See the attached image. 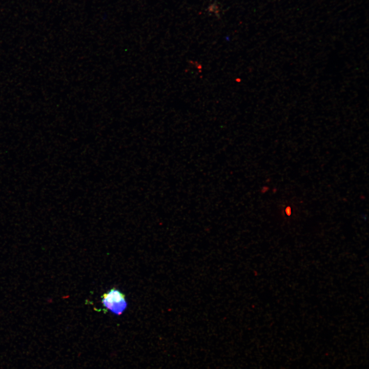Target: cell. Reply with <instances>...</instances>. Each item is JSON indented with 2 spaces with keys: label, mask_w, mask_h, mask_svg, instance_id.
<instances>
[{
  "label": "cell",
  "mask_w": 369,
  "mask_h": 369,
  "mask_svg": "<svg viewBox=\"0 0 369 369\" xmlns=\"http://www.w3.org/2000/svg\"><path fill=\"white\" fill-rule=\"evenodd\" d=\"M101 303L104 307L117 315H121L128 305L125 295L115 288L102 295Z\"/></svg>",
  "instance_id": "cell-1"
}]
</instances>
